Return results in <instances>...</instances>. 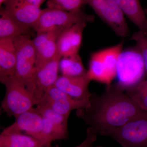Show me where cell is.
Returning <instances> with one entry per match:
<instances>
[{"label":"cell","instance_id":"obj_16","mask_svg":"<svg viewBox=\"0 0 147 147\" xmlns=\"http://www.w3.org/2000/svg\"><path fill=\"white\" fill-rule=\"evenodd\" d=\"M16 37L0 38V82L14 76L16 64Z\"/></svg>","mask_w":147,"mask_h":147},{"label":"cell","instance_id":"obj_18","mask_svg":"<svg viewBox=\"0 0 147 147\" xmlns=\"http://www.w3.org/2000/svg\"><path fill=\"white\" fill-rule=\"evenodd\" d=\"M125 15L138 27L140 31L147 34V18L140 0H114Z\"/></svg>","mask_w":147,"mask_h":147},{"label":"cell","instance_id":"obj_11","mask_svg":"<svg viewBox=\"0 0 147 147\" xmlns=\"http://www.w3.org/2000/svg\"><path fill=\"white\" fill-rule=\"evenodd\" d=\"M89 101L74 99L54 86L45 92L39 104L46 105L61 115L69 116L73 110L88 107Z\"/></svg>","mask_w":147,"mask_h":147},{"label":"cell","instance_id":"obj_15","mask_svg":"<svg viewBox=\"0 0 147 147\" xmlns=\"http://www.w3.org/2000/svg\"><path fill=\"white\" fill-rule=\"evenodd\" d=\"M91 82L88 74L79 77H68L61 75L55 86L75 99L89 100L92 94L89 90Z\"/></svg>","mask_w":147,"mask_h":147},{"label":"cell","instance_id":"obj_10","mask_svg":"<svg viewBox=\"0 0 147 147\" xmlns=\"http://www.w3.org/2000/svg\"><path fill=\"white\" fill-rule=\"evenodd\" d=\"M15 119L11 125L4 129L1 134L24 132V134L35 138L42 145L43 118L36 108L21 114Z\"/></svg>","mask_w":147,"mask_h":147},{"label":"cell","instance_id":"obj_12","mask_svg":"<svg viewBox=\"0 0 147 147\" xmlns=\"http://www.w3.org/2000/svg\"><path fill=\"white\" fill-rule=\"evenodd\" d=\"M65 29L36 33L32 42L36 52L35 67H39L59 56L57 40L59 37Z\"/></svg>","mask_w":147,"mask_h":147},{"label":"cell","instance_id":"obj_17","mask_svg":"<svg viewBox=\"0 0 147 147\" xmlns=\"http://www.w3.org/2000/svg\"><path fill=\"white\" fill-rule=\"evenodd\" d=\"M0 38L31 36L32 29L17 21L2 7L0 8Z\"/></svg>","mask_w":147,"mask_h":147},{"label":"cell","instance_id":"obj_27","mask_svg":"<svg viewBox=\"0 0 147 147\" xmlns=\"http://www.w3.org/2000/svg\"><path fill=\"white\" fill-rule=\"evenodd\" d=\"M144 10L145 13L147 18V8L145 9Z\"/></svg>","mask_w":147,"mask_h":147},{"label":"cell","instance_id":"obj_6","mask_svg":"<svg viewBox=\"0 0 147 147\" xmlns=\"http://www.w3.org/2000/svg\"><path fill=\"white\" fill-rule=\"evenodd\" d=\"M98 16L121 37L129 36V29L125 15L114 0H84Z\"/></svg>","mask_w":147,"mask_h":147},{"label":"cell","instance_id":"obj_2","mask_svg":"<svg viewBox=\"0 0 147 147\" xmlns=\"http://www.w3.org/2000/svg\"><path fill=\"white\" fill-rule=\"evenodd\" d=\"M5 86V96L1 108L9 117H16L34 108L39 100L24 82L14 76L1 82Z\"/></svg>","mask_w":147,"mask_h":147},{"label":"cell","instance_id":"obj_22","mask_svg":"<svg viewBox=\"0 0 147 147\" xmlns=\"http://www.w3.org/2000/svg\"><path fill=\"white\" fill-rule=\"evenodd\" d=\"M84 0H48L47 7L66 11H78L85 5Z\"/></svg>","mask_w":147,"mask_h":147},{"label":"cell","instance_id":"obj_24","mask_svg":"<svg viewBox=\"0 0 147 147\" xmlns=\"http://www.w3.org/2000/svg\"><path fill=\"white\" fill-rule=\"evenodd\" d=\"M98 134L92 128L88 127L86 139L80 144L74 147H90L97 139ZM56 147H61L57 145Z\"/></svg>","mask_w":147,"mask_h":147},{"label":"cell","instance_id":"obj_14","mask_svg":"<svg viewBox=\"0 0 147 147\" xmlns=\"http://www.w3.org/2000/svg\"><path fill=\"white\" fill-rule=\"evenodd\" d=\"M87 23L81 22L67 28L62 32L57 40L58 53L61 57L79 53L84 29Z\"/></svg>","mask_w":147,"mask_h":147},{"label":"cell","instance_id":"obj_20","mask_svg":"<svg viewBox=\"0 0 147 147\" xmlns=\"http://www.w3.org/2000/svg\"><path fill=\"white\" fill-rule=\"evenodd\" d=\"M0 147H44L35 138L22 133L0 135Z\"/></svg>","mask_w":147,"mask_h":147},{"label":"cell","instance_id":"obj_9","mask_svg":"<svg viewBox=\"0 0 147 147\" xmlns=\"http://www.w3.org/2000/svg\"><path fill=\"white\" fill-rule=\"evenodd\" d=\"M60 55L39 67H35L28 88L40 100L47 90L54 86L59 78Z\"/></svg>","mask_w":147,"mask_h":147},{"label":"cell","instance_id":"obj_21","mask_svg":"<svg viewBox=\"0 0 147 147\" xmlns=\"http://www.w3.org/2000/svg\"><path fill=\"white\" fill-rule=\"evenodd\" d=\"M126 93L139 108L147 112V79Z\"/></svg>","mask_w":147,"mask_h":147},{"label":"cell","instance_id":"obj_23","mask_svg":"<svg viewBox=\"0 0 147 147\" xmlns=\"http://www.w3.org/2000/svg\"><path fill=\"white\" fill-rule=\"evenodd\" d=\"M132 39L136 42V46L142 55L147 79V34L139 31L132 36Z\"/></svg>","mask_w":147,"mask_h":147},{"label":"cell","instance_id":"obj_26","mask_svg":"<svg viewBox=\"0 0 147 147\" xmlns=\"http://www.w3.org/2000/svg\"><path fill=\"white\" fill-rule=\"evenodd\" d=\"M7 0H0V6L1 7L3 4H4L7 1Z\"/></svg>","mask_w":147,"mask_h":147},{"label":"cell","instance_id":"obj_28","mask_svg":"<svg viewBox=\"0 0 147 147\" xmlns=\"http://www.w3.org/2000/svg\"><path fill=\"white\" fill-rule=\"evenodd\" d=\"M90 147H101V146L93 147L92 146H91Z\"/></svg>","mask_w":147,"mask_h":147},{"label":"cell","instance_id":"obj_7","mask_svg":"<svg viewBox=\"0 0 147 147\" xmlns=\"http://www.w3.org/2000/svg\"><path fill=\"white\" fill-rule=\"evenodd\" d=\"M122 147H147V112L108 134Z\"/></svg>","mask_w":147,"mask_h":147},{"label":"cell","instance_id":"obj_19","mask_svg":"<svg viewBox=\"0 0 147 147\" xmlns=\"http://www.w3.org/2000/svg\"><path fill=\"white\" fill-rule=\"evenodd\" d=\"M59 69L61 75L68 77L84 76L88 73L79 53L62 57Z\"/></svg>","mask_w":147,"mask_h":147},{"label":"cell","instance_id":"obj_3","mask_svg":"<svg viewBox=\"0 0 147 147\" xmlns=\"http://www.w3.org/2000/svg\"><path fill=\"white\" fill-rule=\"evenodd\" d=\"M145 75L144 61L137 46L123 50L117 62L116 86L127 91L145 80Z\"/></svg>","mask_w":147,"mask_h":147},{"label":"cell","instance_id":"obj_13","mask_svg":"<svg viewBox=\"0 0 147 147\" xmlns=\"http://www.w3.org/2000/svg\"><path fill=\"white\" fill-rule=\"evenodd\" d=\"M6 11L25 26L34 29L42 12L40 7L27 0H7L4 4Z\"/></svg>","mask_w":147,"mask_h":147},{"label":"cell","instance_id":"obj_4","mask_svg":"<svg viewBox=\"0 0 147 147\" xmlns=\"http://www.w3.org/2000/svg\"><path fill=\"white\" fill-rule=\"evenodd\" d=\"M124 41L94 53L90 59L88 76L91 81L111 85L116 78L118 59L123 50Z\"/></svg>","mask_w":147,"mask_h":147},{"label":"cell","instance_id":"obj_5","mask_svg":"<svg viewBox=\"0 0 147 147\" xmlns=\"http://www.w3.org/2000/svg\"><path fill=\"white\" fill-rule=\"evenodd\" d=\"M94 20V15L87 14L82 9L71 12L47 7L42 9L34 30L38 33L58 29H65L81 22L93 23Z\"/></svg>","mask_w":147,"mask_h":147},{"label":"cell","instance_id":"obj_8","mask_svg":"<svg viewBox=\"0 0 147 147\" xmlns=\"http://www.w3.org/2000/svg\"><path fill=\"white\" fill-rule=\"evenodd\" d=\"M16 64L15 76L28 86L33 73L36 52L30 36L16 37Z\"/></svg>","mask_w":147,"mask_h":147},{"label":"cell","instance_id":"obj_25","mask_svg":"<svg viewBox=\"0 0 147 147\" xmlns=\"http://www.w3.org/2000/svg\"><path fill=\"white\" fill-rule=\"evenodd\" d=\"M29 3L33 5L40 7L45 0H27Z\"/></svg>","mask_w":147,"mask_h":147},{"label":"cell","instance_id":"obj_1","mask_svg":"<svg viewBox=\"0 0 147 147\" xmlns=\"http://www.w3.org/2000/svg\"><path fill=\"white\" fill-rule=\"evenodd\" d=\"M146 112L115 84L107 86L102 94H92L88 106L76 114L98 135L108 136Z\"/></svg>","mask_w":147,"mask_h":147}]
</instances>
